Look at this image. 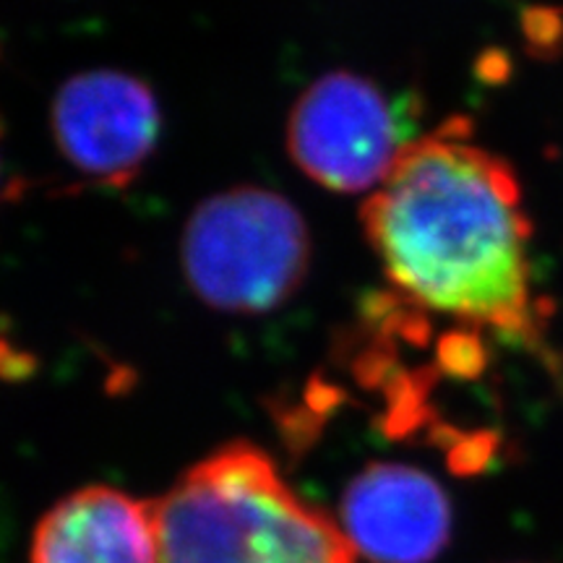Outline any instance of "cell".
<instances>
[{
  "mask_svg": "<svg viewBox=\"0 0 563 563\" xmlns=\"http://www.w3.org/2000/svg\"><path fill=\"white\" fill-rule=\"evenodd\" d=\"M152 506L159 563H355L340 525L245 441L196 462Z\"/></svg>",
  "mask_w": 563,
  "mask_h": 563,
  "instance_id": "obj_2",
  "label": "cell"
},
{
  "mask_svg": "<svg viewBox=\"0 0 563 563\" xmlns=\"http://www.w3.org/2000/svg\"><path fill=\"white\" fill-rule=\"evenodd\" d=\"M32 563H159L154 506L104 485L70 493L42 517Z\"/></svg>",
  "mask_w": 563,
  "mask_h": 563,
  "instance_id": "obj_7",
  "label": "cell"
},
{
  "mask_svg": "<svg viewBox=\"0 0 563 563\" xmlns=\"http://www.w3.org/2000/svg\"><path fill=\"white\" fill-rule=\"evenodd\" d=\"M386 279L410 306L501 334H534L530 220L511 167L460 121L415 139L363 203Z\"/></svg>",
  "mask_w": 563,
  "mask_h": 563,
  "instance_id": "obj_1",
  "label": "cell"
},
{
  "mask_svg": "<svg viewBox=\"0 0 563 563\" xmlns=\"http://www.w3.org/2000/svg\"><path fill=\"white\" fill-rule=\"evenodd\" d=\"M53 133L76 173L97 186L125 188L157 146L159 108L152 89L131 74L87 70L55 97Z\"/></svg>",
  "mask_w": 563,
  "mask_h": 563,
  "instance_id": "obj_5",
  "label": "cell"
},
{
  "mask_svg": "<svg viewBox=\"0 0 563 563\" xmlns=\"http://www.w3.org/2000/svg\"><path fill=\"white\" fill-rule=\"evenodd\" d=\"M188 287L222 313H269L311 266V235L285 196L241 186L209 196L183 230Z\"/></svg>",
  "mask_w": 563,
  "mask_h": 563,
  "instance_id": "obj_3",
  "label": "cell"
},
{
  "mask_svg": "<svg viewBox=\"0 0 563 563\" xmlns=\"http://www.w3.org/2000/svg\"><path fill=\"white\" fill-rule=\"evenodd\" d=\"M405 108L350 70L313 81L295 102L287 150L313 183L336 194H373L412 144Z\"/></svg>",
  "mask_w": 563,
  "mask_h": 563,
  "instance_id": "obj_4",
  "label": "cell"
},
{
  "mask_svg": "<svg viewBox=\"0 0 563 563\" xmlns=\"http://www.w3.org/2000/svg\"><path fill=\"white\" fill-rule=\"evenodd\" d=\"M0 188H3V159H0Z\"/></svg>",
  "mask_w": 563,
  "mask_h": 563,
  "instance_id": "obj_8",
  "label": "cell"
},
{
  "mask_svg": "<svg viewBox=\"0 0 563 563\" xmlns=\"http://www.w3.org/2000/svg\"><path fill=\"white\" fill-rule=\"evenodd\" d=\"M340 530L373 563H431L452 534V506L422 470L376 462L344 490Z\"/></svg>",
  "mask_w": 563,
  "mask_h": 563,
  "instance_id": "obj_6",
  "label": "cell"
}]
</instances>
